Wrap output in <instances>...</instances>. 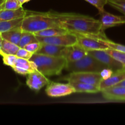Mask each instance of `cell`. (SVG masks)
Masks as SVG:
<instances>
[{"instance_id": "cell-1", "label": "cell", "mask_w": 125, "mask_h": 125, "mask_svg": "<svg viewBox=\"0 0 125 125\" xmlns=\"http://www.w3.org/2000/svg\"><path fill=\"white\" fill-rule=\"evenodd\" d=\"M60 26L68 32L101 39L105 36L100 20L75 13L56 12Z\"/></svg>"}, {"instance_id": "cell-2", "label": "cell", "mask_w": 125, "mask_h": 125, "mask_svg": "<svg viewBox=\"0 0 125 125\" xmlns=\"http://www.w3.org/2000/svg\"><path fill=\"white\" fill-rule=\"evenodd\" d=\"M54 27H61L56 12L26 10V14L23 18L21 28L23 31L35 33Z\"/></svg>"}, {"instance_id": "cell-3", "label": "cell", "mask_w": 125, "mask_h": 125, "mask_svg": "<svg viewBox=\"0 0 125 125\" xmlns=\"http://www.w3.org/2000/svg\"><path fill=\"white\" fill-rule=\"evenodd\" d=\"M36 64L37 70L46 76L59 75L65 68L67 61L65 57L34 53L30 59Z\"/></svg>"}, {"instance_id": "cell-4", "label": "cell", "mask_w": 125, "mask_h": 125, "mask_svg": "<svg viewBox=\"0 0 125 125\" xmlns=\"http://www.w3.org/2000/svg\"><path fill=\"white\" fill-rule=\"evenodd\" d=\"M106 68L103 64L87 54L81 59L74 62H67L65 69L70 73L73 72H100Z\"/></svg>"}, {"instance_id": "cell-5", "label": "cell", "mask_w": 125, "mask_h": 125, "mask_svg": "<svg viewBox=\"0 0 125 125\" xmlns=\"http://www.w3.org/2000/svg\"><path fill=\"white\" fill-rule=\"evenodd\" d=\"M63 80L78 81L87 84L96 85L100 88V83L103 80L100 72H73L62 78Z\"/></svg>"}, {"instance_id": "cell-6", "label": "cell", "mask_w": 125, "mask_h": 125, "mask_svg": "<svg viewBox=\"0 0 125 125\" xmlns=\"http://www.w3.org/2000/svg\"><path fill=\"white\" fill-rule=\"evenodd\" d=\"M38 41L42 43L52 44L62 46H70L78 43V38L74 34L67 32L49 37H42L36 36Z\"/></svg>"}, {"instance_id": "cell-7", "label": "cell", "mask_w": 125, "mask_h": 125, "mask_svg": "<svg viewBox=\"0 0 125 125\" xmlns=\"http://www.w3.org/2000/svg\"><path fill=\"white\" fill-rule=\"evenodd\" d=\"M78 38V43L87 51L92 50H106L109 48L103 40L91 36L75 34Z\"/></svg>"}, {"instance_id": "cell-8", "label": "cell", "mask_w": 125, "mask_h": 125, "mask_svg": "<svg viewBox=\"0 0 125 125\" xmlns=\"http://www.w3.org/2000/svg\"><path fill=\"white\" fill-rule=\"evenodd\" d=\"M46 94L50 97H61L75 93L73 87L68 83L67 84L50 82L46 88Z\"/></svg>"}, {"instance_id": "cell-9", "label": "cell", "mask_w": 125, "mask_h": 125, "mask_svg": "<svg viewBox=\"0 0 125 125\" xmlns=\"http://www.w3.org/2000/svg\"><path fill=\"white\" fill-rule=\"evenodd\" d=\"M88 54L103 64L106 68H109L114 71L124 68V66L111 57L105 50H92L88 51Z\"/></svg>"}, {"instance_id": "cell-10", "label": "cell", "mask_w": 125, "mask_h": 125, "mask_svg": "<svg viewBox=\"0 0 125 125\" xmlns=\"http://www.w3.org/2000/svg\"><path fill=\"white\" fill-rule=\"evenodd\" d=\"M50 83L47 76L43 73L36 70L28 74L26 79V84L31 89L38 92L45 85Z\"/></svg>"}, {"instance_id": "cell-11", "label": "cell", "mask_w": 125, "mask_h": 125, "mask_svg": "<svg viewBox=\"0 0 125 125\" xmlns=\"http://www.w3.org/2000/svg\"><path fill=\"white\" fill-rule=\"evenodd\" d=\"M100 15V21L103 29L111 28L121 24H125V16H118L111 14L109 12L103 10L99 11Z\"/></svg>"}, {"instance_id": "cell-12", "label": "cell", "mask_w": 125, "mask_h": 125, "mask_svg": "<svg viewBox=\"0 0 125 125\" xmlns=\"http://www.w3.org/2000/svg\"><path fill=\"white\" fill-rule=\"evenodd\" d=\"M12 69L17 73L22 75H26L37 70V65L30 59L18 57Z\"/></svg>"}, {"instance_id": "cell-13", "label": "cell", "mask_w": 125, "mask_h": 125, "mask_svg": "<svg viewBox=\"0 0 125 125\" xmlns=\"http://www.w3.org/2000/svg\"><path fill=\"white\" fill-rule=\"evenodd\" d=\"M125 79V68L114 71L110 78L101 81L100 85V92L107 88L116 86Z\"/></svg>"}, {"instance_id": "cell-14", "label": "cell", "mask_w": 125, "mask_h": 125, "mask_svg": "<svg viewBox=\"0 0 125 125\" xmlns=\"http://www.w3.org/2000/svg\"><path fill=\"white\" fill-rule=\"evenodd\" d=\"M103 96L106 100L125 101V87L116 86L107 88L101 91Z\"/></svg>"}, {"instance_id": "cell-15", "label": "cell", "mask_w": 125, "mask_h": 125, "mask_svg": "<svg viewBox=\"0 0 125 125\" xmlns=\"http://www.w3.org/2000/svg\"><path fill=\"white\" fill-rule=\"evenodd\" d=\"M67 46H57L52 44L42 43L40 50L36 53L51 56H60L65 57Z\"/></svg>"}, {"instance_id": "cell-16", "label": "cell", "mask_w": 125, "mask_h": 125, "mask_svg": "<svg viewBox=\"0 0 125 125\" xmlns=\"http://www.w3.org/2000/svg\"><path fill=\"white\" fill-rule=\"evenodd\" d=\"M88 52L78 43L67 46L65 58L67 62H74L86 56Z\"/></svg>"}, {"instance_id": "cell-17", "label": "cell", "mask_w": 125, "mask_h": 125, "mask_svg": "<svg viewBox=\"0 0 125 125\" xmlns=\"http://www.w3.org/2000/svg\"><path fill=\"white\" fill-rule=\"evenodd\" d=\"M26 14V10L24 9L23 7L18 9H2L0 12V21L24 18Z\"/></svg>"}, {"instance_id": "cell-18", "label": "cell", "mask_w": 125, "mask_h": 125, "mask_svg": "<svg viewBox=\"0 0 125 125\" xmlns=\"http://www.w3.org/2000/svg\"><path fill=\"white\" fill-rule=\"evenodd\" d=\"M68 83L73 87L76 92L95 94L100 92V88L96 85L87 84L78 81H70Z\"/></svg>"}, {"instance_id": "cell-19", "label": "cell", "mask_w": 125, "mask_h": 125, "mask_svg": "<svg viewBox=\"0 0 125 125\" xmlns=\"http://www.w3.org/2000/svg\"><path fill=\"white\" fill-rule=\"evenodd\" d=\"M23 18L0 21V32H5L21 28Z\"/></svg>"}, {"instance_id": "cell-20", "label": "cell", "mask_w": 125, "mask_h": 125, "mask_svg": "<svg viewBox=\"0 0 125 125\" xmlns=\"http://www.w3.org/2000/svg\"><path fill=\"white\" fill-rule=\"evenodd\" d=\"M67 32H68L64 28H61V27H54V28H47V29L40 31L39 32H37L34 34L38 37H53L61 35V34H66Z\"/></svg>"}, {"instance_id": "cell-21", "label": "cell", "mask_w": 125, "mask_h": 125, "mask_svg": "<svg viewBox=\"0 0 125 125\" xmlns=\"http://www.w3.org/2000/svg\"><path fill=\"white\" fill-rule=\"evenodd\" d=\"M22 32L23 31H22L21 28H19L13 29V30L2 32V36L5 40H8V41L19 46L20 42Z\"/></svg>"}, {"instance_id": "cell-22", "label": "cell", "mask_w": 125, "mask_h": 125, "mask_svg": "<svg viewBox=\"0 0 125 125\" xmlns=\"http://www.w3.org/2000/svg\"><path fill=\"white\" fill-rule=\"evenodd\" d=\"M20 48V47L18 45L10 42L8 40L3 39L2 48H1V50L0 51V52H2L5 54H8L16 55Z\"/></svg>"}, {"instance_id": "cell-23", "label": "cell", "mask_w": 125, "mask_h": 125, "mask_svg": "<svg viewBox=\"0 0 125 125\" xmlns=\"http://www.w3.org/2000/svg\"><path fill=\"white\" fill-rule=\"evenodd\" d=\"M35 42H39L36 35L32 32H29L27 31H23L21 34L19 46L20 48H24L28 44Z\"/></svg>"}, {"instance_id": "cell-24", "label": "cell", "mask_w": 125, "mask_h": 125, "mask_svg": "<svg viewBox=\"0 0 125 125\" xmlns=\"http://www.w3.org/2000/svg\"><path fill=\"white\" fill-rule=\"evenodd\" d=\"M107 54L110 55L111 57H113L114 59L122 63L123 66H125V52H122V51H117V50H113L111 48H108L106 50Z\"/></svg>"}, {"instance_id": "cell-25", "label": "cell", "mask_w": 125, "mask_h": 125, "mask_svg": "<svg viewBox=\"0 0 125 125\" xmlns=\"http://www.w3.org/2000/svg\"><path fill=\"white\" fill-rule=\"evenodd\" d=\"M0 55L2 57L4 64L9 66L12 68L14 66L17 58H18V57L16 55L8 54H5L2 52H0Z\"/></svg>"}, {"instance_id": "cell-26", "label": "cell", "mask_w": 125, "mask_h": 125, "mask_svg": "<svg viewBox=\"0 0 125 125\" xmlns=\"http://www.w3.org/2000/svg\"><path fill=\"white\" fill-rule=\"evenodd\" d=\"M107 4L125 16V0H107Z\"/></svg>"}, {"instance_id": "cell-27", "label": "cell", "mask_w": 125, "mask_h": 125, "mask_svg": "<svg viewBox=\"0 0 125 125\" xmlns=\"http://www.w3.org/2000/svg\"><path fill=\"white\" fill-rule=\"evenodd\" d=\"M103 40L106 43L107 45H108L109 48L111 49H113V50H117V51H122V52H125V45H122V44L117 43H115L114 42L111 41V40L108 39L107 38V37L105 35L104 37L102 38V39H100Z\"/></svg>"}, {"instance_id": "cell-28", "label": "cell", "mask_w": 125, "mask_h": 125, "mask_svg": "<svg viewBox=\"0 0 125 125\" xmlns=\"http://www.w3.org/2000/svg\"><path fill=\"white\" fill-rule=\"evenodd\" d=\"M22 7L18 0H5L3 4V9H18Z\"/></svg>"}, {"instance_id": "cell-29", "label": "cell", "mask_w": 125, "mask_h": 125, "mask_svg": "<svg viewBox=\"0 0 125 125\" xmlns=\"http://www.w3.org/2000/svg\"><path fill=\"white\" fill-rule=\"evenodd\" d=\"M90 4L95 6L98 11L104 10V6L107 4V0H85Z\"/></svg>"}, {"instance_id": "cell-30", "label": "cell", "mask_w": 125, "mask_h": 125, "mask_svg": "<svg viewBox=\"0 0 125 125\" xmlns=\"http://www.w3.org/2000/svg\"><path fill=\"white\" fill-rule=\"evenodd\" d=\"M42 45V43L40 42H32L28 44L26 46H24V48L29 51V52L34 54L37 52V51L41 48Z\"/></svg>"}, {"instance_id": "cell-31", "label": "cell", "mask_w": 125, "mask_h": 125, "mask_svg": "<svg viewBox=\"0 0 125 125\" xmlns=\"http://www.w3.org/2000/svg\"><path fill=\"white\" fill-rule=\"evenodd\" d=\"M34 54L32 52H29L24 48H20L18 51H17L16 56L20 58L25 59H30L32 55Z\"/></svg>"}, {"instance_id": "cell-32", "label": "cell", "mask_w": 125, "mask_h": 125, "mask_svg": "<svg viewBox=\"0 0 125 125\" xmlns=\"http://www.w3.org/2000/svg\"><path fill=\"white\" fill-rule=\"evenodd\" d=\"M114 73V71L112 69L109 68H105L103 69L100 72V74H101V78H102L103 80H105V79H108Z\"/></svg>"}, {"instance_id": "cell-33", "label": "cell", "mask_w": 125, "mask_h": 125, "mask_svg": "<svg viewBox=\"0 0 125 125\" xmlns=\"http://www.w3.org/2000/svg\"><path fill=\"white\" fill-rule=\"evenodd\" d=\"M3 37L2 36V33L0 32V51L1 50V48H2V42H3Z\"/></svg>"}, {"instance_id": "cell-34", "label": "cell", "mask_w": 125, "mask_h": 125, "mask_svg": "<svg viewBox=\"0 0 125 125\" xmlns=\"http://www.w3.org/2000/svg\"><path fill=\"white\" fill-rule=\"evenodd\" d=\"M4 1L5 0H0V12H1V11L3 9L2 7H3V4L4 2Z\"/></svg>"}, {"instance_id": "cell-35", "label": "cell", "mask_w": 125, "mask_h": 125, "mask_svg": "<svg viewBox=\"0 0 125 125\" xmlns=\"http://www.w3.org/2000/svg\"><path fill=\"white\" fill-rule=\"evenodd\" d=\"M18 1H19V2H20L21 4L23 6L24 3H26V2H28V1H29L30 0H18Z\"/></svg>"}, {"instance_id": "cell-36", "label": "cell", "mask_w": 125, "mask_h": 125, "mask_svg": "<svg viewBox=\"0 0 125 125\" xmlns=\"http://www.w3.org/2000/svg\"><path fill=\"white\" fill-rule=\"evenodd\" d=\"M118 86H124L125 87V79H124V80L123 81H122L121 83H120L119 84H118Z\"/></svg>"}, {"instance_id": "cell-37", "label": "cell", "mask_w": 125, "mask_h": 125, "mask_svg": "<svg viewBox=\"0 0 125 125\" xmlns=\"http://www.w3.org/2000/svg\"></svg>"}]
</instances>
